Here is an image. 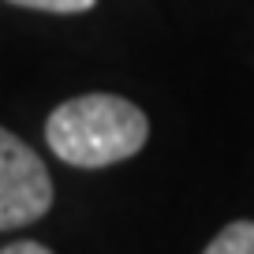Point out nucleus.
Instances as JSON below:
<instances>
[{
    "mask_svg": "<svg viewBox=\"0 0 254 254\" xmlns=\"http://www.w3.org/2000/svg\"><path fill=\"white\" fill-rule=\"evenodd\" d=\"M202 254H254V221H232Z\"/></svg>",
    "mask_w": 254,
    "mask_h": 254,
    "instance_id": "obj_3",
    "label": "nucleus"
},
{
    "mask_svg": "<svg viewBox=\"0 0 254 254\" xmlns=\"http://www.w3.org/2000/svg\"><path fill=\"white\" fill-rule=\"evenodd\" d=\"M53 206V176L19 135L0 127V232L34 224Z\"/></svg>",
    "mask_w": 254,
    "mask_h": 254,
    "instance_id": "obj_2",
    "label": "nucleus"
},
{
    "mask_svg": "<svg viewBox=\"0 0 254 254\" xmlns=\"http://www.w3.org/2000/svg\"><path fill=\"white\" fill-rule=\"evenodd\" d=\"M8 4H19L30 11H53V15H79V11H90L97 0H8Z\"/></svg>",
    "mask_w": 254,
    "mask_h": 254,
    "instance_id": "obj_4",
    "label": "nucleus"
},
{
    "mask_svg": "<svg viewBox=\"0 0 254 254\" xmlns=\"http://www.w3.org/2000/svg\"><path fill=\"white\" fill-rule=\"evenodd\" d=\"M150 138V120L135 101L116 94H82L53 109L45 142L64 165L105 168L135 157Z\"/></svg>",
    "mask_w": 254,
    "mask_h": 254,
    "instance_id": "obj_1",
    "label": "nucleus"
},
{
    "mask_svg": "<svg viewBox=\"0 0 254 254\" xmlns=\"http://www.w3.org/2000/svg\"><path fill=\"white\" fill-rule=\"evenodd\" d=\"M0 254H53L45 243H34V239H19V243H8Z\"/></svg>",
    "mask_w": 254,
    "mask_h": 254,
    "instance_id": "obj_5",
    "label": "nucleus"
}]
</instances>
